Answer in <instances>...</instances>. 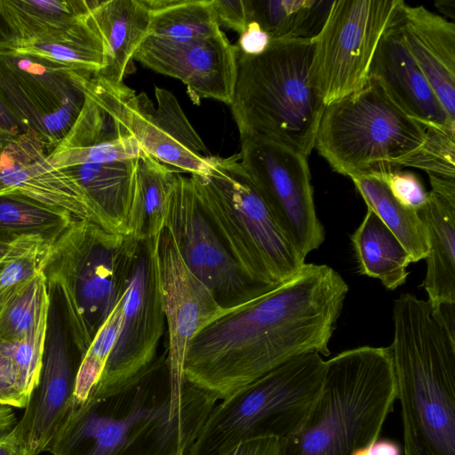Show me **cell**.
I'll return each mask as SVG.
<instances>
[{
  "mask_svg": "<svg viewBox=\"0 0 455 455\" xmlns=\"http://www.w3.org/2000/svg\"><path fill=\"white\" fill-rule=\"evenodd\" d=\"M348 285L332 267L306 263L291 280L201 330L187 352V382L224 400L290 359L329 355Z\"/></svg>",
  "mask_w": 455,
  "mask_h": 455,
  "instance_id": "cell-1",
  "label": "cell"
},
{
  "mask_svg": "<svg viewBox=\"0 0 455 455\" xmlns=\"http://www.w3.org/2000/svg\"><path fill=\"white\" fill-rule=\"evenodd\" d=\"M156 362L102 397L71 405L51 440L52 455H188L217 400L188 382L172 388Z\"/></svg>",
  "mask_w": 455,
  "mask_h": 455,
  "instance_id": "cell-2",
  "label": "cell"
},
{
  "mask_svg": "<svg viewBox=\"0 0 455 455\" xmlns=\"http://www.w3.org/2000/svg\"><path fill=\"white\" fill-rule=\"evenodd\" d=\"M393 322L404 455H455V339L412 294L395 299Z\"/></svg>",
  "mask_w": 455,
  "mask_h": 455,
  "instance_id": "cell-3",
  "label": "cell"
},
{
  "mask_svg": "<svg viewBox=\"0 0 455 455\" xmlns=\"http://www.w3.org/2000/svg\"><path fill=\"white\" fill-rule=\"evenodd\" d=\"M396 399L390 346H363L326 361L320 395L284 455H355L376 441Z\"/></svg>",
  "mask_w": 455,
  "mask_h": 455,
  "instance_id": "cell-4",
  "label": "cell"
},
{
  "mask_svg": "<svg viewBox=\"0 0 455 455\" xmlns=\"http://www.w3.org/2000/svg\"><path fill=\"white\" fill-rule=\"evenodd\" d=\"M312 39L272 40L260 54L237 48L230 109L240 140L258 137L308 157L324 110L308 79Z\"/></svg>",
  "mask_w": 455,
  "mask_h": 455,
  "instance_id": "cell-5",
  "label": "cell"
},
{
  "mask_svg": "<svg viewBox=\"0 0 455 455\" xmlns=\"http://www.w3.org/2000/svg\"><path fill=\"white\" fill-rule=\"evenodd\" d=\"M139 243L77 219L57 235L43 272L63 302L80 360L125 295Z\"/></svg>",
  "mask_w": 455,
  "mask_h": 455,
  "instance_id": "cell-6",
  "label": "cell"
},
{
  "mask_svg": "<svg viewBox=\"0 0 455 455\" xmlns=\"http://www.w3.org/2000/svg\"><path fill=\"white\" fill-rule=\"evenodd\" d=\"M197 199L240 271L275 287L306 264L240 164L212 156L207 175H190Z\"/></svg>",
  "mask_w": 455,
  "mask_h": 455,
  "instance_id": "cell-7",
  "label": "cell"
},
{
  "mask_svg": "<svg viewBox=\"0 0 455 455\" xmlns=\"http://www.w3.org/2000/svg\"><path fill=\"white\" fill-rule=\"evenodd\" d=\"M317 352L290 359L215 404L188 455H226L239 443L273 436L286 441L303 427L324 381Z\"/></svg>",
  "mask_w": 455,
  "mask_h": 455,
  "instance_id": "cell-8",
  "label": "cell"
},
{
  "mask_svg": "<svg viewBox=\"0 0 455 455\" xmlns=\"http://www.w3.org/2000/svg\"><path fill=\"white\" fill-rule=\"evenodd\" d=\"M425 132L369 78L360 91L324 108L314 148L333 172L351 178L401 170L399 163L423 143Z\"/></svg>",
  "mask_w": 455,
  "mask_h": 455,
  "instance_id": "cell-9",
  "label": "cell"
},
{
  "mask_svg": "<svg viewBox=\"0 0 455 455\" xmlns=\"http://www.w3.org/2000/svg\"><path fill=\"white\" fill-rule=\"evenodd\" d=\"M405 4L403 0H333L312 39L308 79L325 107L363 89L378 44Z\"/></svg>",
  "mask_w": 455,
  "mask_h": 455,
  "instance_id": "cell-10",
  "label": "cell"
},
{
  "mask_svg": "<svg viewBox=\"0 0 455 455\" xmlns=\"http://www.w3.org/2000/svg\"><path fill=\"white\" fill-rule=\"evenodd\" d=\"M93 73L36 56L0 50V98L25 132L50 151L69 132Z\"/></svg>",
  "mask_w": 455,
  "mask_h": 455,
  "instance_id": "cell-11",
  "label": "cell"
},
{
  "mask_svg": "<svg viewBox=\"0 0 455 455\" xmlns=\"http://www.w3.org/2000/svg\"><path fill=\"white\" fill-rule=\"evenodd\" d=\"M240 164L278 224L306 257L320 247L324 228L317 217L307 157L275 141L241 139Z\"/></svg>",
  "mask_w": 455,
  "mask_h": 455,
  "instance_id": "cell-12",
  "label": "cell"
},
{
  "mask_svg": "<svg viewBox=\"0 0 455 455\" xmlns=\"http://www.w3.org/2000/svg\"><path fill=\"white\" fill-rule=\"evenodd\" d=\"M158 236L139 243L124 295L120 331L101 378L88 398L123 388L156 363L165 323L158 277Z\"/></svg>",
  "mask_w": 455,
  "mask_h": 455,
  "instance_id": "cell-13",
  "label": "cell"
},
{
  "mask_svg": "<svg viewBox=\"0 0 455 455\" xmlns=\"http://www.w3.org/2000/svg\"><path fill=\"white\" fill-rule=\"evenodd\" d=\"M164 228L188 269L224 307L241 305L273 288L251 282L240 271L203 211L191 177L177 173Z\"/></svg>",
  "mask_w": 455,
  "mask_h": 455,
  "instance_id": "cell-14",
  "label": "cell"
},
{
  "mask_svg": "<svg viewBox=\"0 0 455 455\" xmlns=\"http://www.w3.org/2000/svg\"><path fill=\"white\" fill-rule=\"evenodd\" d=\"M157 264L162 307L169 335L166 364L172 388L181 390L188 384L183 366L193 339L235 307L221 306L212 291L192 274L173 236L165 228L158 236Z\"/></svg>",
  "mask_w": 455,
  "mask_h": 455,
  "instance_id": "cell-15",
  "label": "cell"
},
{
  "mask_svg": "<svg viewBox=\"0 0 455 455\" xmlns=\"http://www.w3.org/2000/svg\"><path fill=\"white\" fill-rule=\"evenodd\" d=\"M127 86L92 76L83 108L66 136L48 153L58 168L136 159L146 152L124 117Z\"/></svg>",
  "mask_w": 455,
  "mask_h": 455,
  "instance_id": "cell-16",
  "label": "cell"
},
{
  "mask_svg": "<svg viewBox=\"0 0 455 455\" xmlns=\"http://www.w3.org/2000/svg\"><path fill=\"white\" fill-rule=\"evenodd\" d=\"M134 60L180 80L194 104L213 99L230 106L237 76V47L221 30L211 36L178 43L148 35Z\"/></svg>",
  "mask_w": 455,
  "mask_h": 455,
  "instance_id": "cell-17",
  "label": "cell"
},
{
  "mask_svg": "<svg viewBox=\"0 0 455 455\" xmlns=\"http://www.w3.org/2000/svg\"><path fill=\"white\" fill-rule=\"evenodd\" d=\"M154 105L147 94L128 87L124 117L143 150L160 163L188 172L207 175L212 156L196 132L178 100L170 91L156 86Z\"/></svg>",
  "mask_w": 455,
  "mask_h": 455,
  "instance_id": "cell-18",
  "label": "cell"
},
{
  "mask_svg": "<svg viewBox=\"0 0 455 455\" xmlns=\"http://www.w3.org/2000/svg\"><path fill=\"white\" fill-rule=\"evenodd\" d=\"M50 151L34 134L23 132L0 148V196H22L95 223L76 182L48 159Z\"/></svg>",
  "mask_w": 455,
  "mask_h": 455,
  "instance_id": "cell-19",
  "label": "cell"
},
{
  "mask_svg": "<svg viewBox=\"0 0 455 455\" xmlns=\"http://www.w3.org/2000/svg\"><path fill=\"white\" fill-rule=\"evenodd\" d=\"M77 369L55 326L45 344L38 384L12 429L20 446L36 455L46 451L73 401Z\"/></svg>",
  "mask_w": 455,
  "mask_h": 455,
  "instance_id": "cell-20",
  "label": "cell"
},
{
  "mask_svg": "<svg viewBox=\"0 0 455 455\" xmlns=\"http://www.w3.org/2000/svg\"><path fill=\"white\" fill-rule=\"evenodd\" d=\"M399 16L378 44L369 78L379 82L391 100L425 128L455 126L404 44L397 26Z\"/></svg>",
  "mask_w": 455,
  "mask_h": 455,
  "instance_id": "cell-21",
  "label": "cell"
},
{
  "mask_svg": "<svg viewBox=\"0 0 455 455\" xmlns=\"http://www.w3.org/2000/svg\"><path fill=\"white\" fill-rule=\"evenodd\" d=\"M397 26L411 57L455 120V23L422 5L404 4Z\"/></svg>",
  "mask_w": 455,
  "mask_h": 455,
  "instance_id": "cell-22",
  "label": "cell"
},
{
  "mask_svg": "<svg viewBox=\"0 0 455 455\" xmlns=\"http://www.w3.org/2000/svg\"><path fill=\"white\" fill-rule=\"evenodd\" d=\"M431 190L417 212L428 243L422 287L431 307L455 303V179L428 174Z\"/></svg>",
  "mask_w": 455,
  "mask_h": 455,
  "instance_id": "cell-23",
  "label": "cell"
},
{
  "mask_svg": "<svg viewBox=\"0 0 455 455\" xmlns=\"http://www.w3.org/2000/svg\"><path fill=\"white\" fill-rule=\"evenodd\" d=\"M88 21L105 47V63L93 74L112 84H122L134 70V55L149 33L150 14L144 0H98Z\"/></svg>",
  "mask_w": 455,
  "mask_h": 455,
  "instance_id": "cell-24",
  "label": "cell"
},
{
  "mask_svg": "<svg viewBox=\"0 0 455 455\" xmlns=\"http://www.w3.org/2000/svg\"><path fill=\"white\" fill-rule=\"evenodd\" d=\"M177 173L147 153L136 159L128 216L130 236L143 242L160 235Z\"/></svg>",
  "mask_w": 455,
  "mask_h": 455,
  "instance_id": "cell-25",
  "label": "cell"
},
{
  "mask_svg": "<svg viewBox=\"0 0 455 455\" xmlns=\"http://www.w3.org/2000/svg\"><path fill=\"white\" fill-rule=\"evenodd\" d=\"M351 242L359 272L379 279L394 291L406 282L411 258L394 233L371 210L355 232Z\"/></svg>",
  "mask_w": 455,
  "mask_h": 455,
  "instance_id": "cell-26",
  "label": "cell"
},
{
  "mask_svg": "<svg viewBox=\"0 0 455 455\" xmlns=\"http://www.w3.org/2000/svg\"><path fill=\"white\" fill-rule=\"evenodd\" d=\"M97 3L98 0H0V17L12 44L39 38L81 21Z\"/></svg>",
  "mask_w": 455,
  "mask_h": 455,
  "instance_id": "cell-27",
  "label": "cell"
},
{
  "mask_svg": "<svg viewBox=\"0 0 455 455\" xmlns=\"http://www.w3.org/2000/svg\"><path fill=\"white\" fill-rule=\"evenodd\" d=\"M8 50L93 74L105 63L103 42L87 18L39 38L12 44Z\"/></svg>",
  "mask_w": 455,
  "mask_h": 455,
  "instance_id": "cell-28",
  "label": "cell"
},
{
  "mask_svg": "<svg viewBox=\"0 0 455 455\" xmlns=\"http://www.w3.org/2000/svg\"><path fill=\"white\" fill-rule=\"evenodd\" d=\"M249 23L272 40L313 39L322 29L333 0H246Z\"/></svg>",
  "mask_w": 455,
  "mask_h": 455,
  "instance_id": "cell-29",
  "label": "cell"
},
{
  "mask_svg": "<svg viewBox=\"0 0 455 455\" xmlns=\"http://www.w3.org/2000/svg\"><path fill=\"white\" fill-rule=\"evenodd\" d=\"M372 211L394 233L410 254L412 262L425 259L428 243L424 223L416 211L402 204L377 174H359L350 178Z\"/></svg>",
  "mask_w": 455,
  "mask_h": 455,
  "instance_id": "cell-30",
  "label": "cell"
},
{
  "mask_svg": "<svg viewBox=\"0 0 455 455\" xmlns=\"http://www.w3.org/2000/svg\"><path fill=\"white\" fill-rule=\"evenodd\" d=\"M149 10L148 35L186 43L220 31L212 0H144Z\"/></svg>",
  "mask_w": 455,
  "mask_h": 455,
  "instance_id": "cell-31",
  "label": "cell"
},
{
  "mask_svg": "<svg viewBox=\"0 0 455 455\" xmlns=\"http://www.w3.org/2000/svg\"><path fill=\"white\" fill-rule=\"evenodd\" d=\"M50 295L44 272L0 295V343L18 341L49 318Z\"/></svg>",
  "mask_w": 455,
  "mask_h": 455,
  "instance_id": "cell-32",
  "label": "cell"
},
{
  "mask_svg": "<svg viewBox=\"0 0 455 455\" xmlns=\"http://www.w3.org/2000/svg\"><path fill=\"white\" fill-rule=\"evenodd\" d=\"M76 218L69 212L49 207L28 198L0 196V228L21 234L54 235Z\"/></svg>",
  "mask_w": 455,
  "mask_h": 455,
  "instance_id": "cell-33",
  "label": "cell"
},
{
  "mask_svg": "<svg viewBox=\"0 0 455 455\" xmlns=\"http://www.w3.org/2000/svg\"><path fill=\"white\" fill-rule=\"evenodd\" d=\"M57 235H17L9 241L0 269V295L44 271Z\"/></svg>",
  "mask_w": 455,
  "mask_h": 455,
  "instance_id": "cell-34",
  "label": "cell"
},
{
  "mask_svg": "<svg viewBox=\"0 0 455 455\" xmlns=\"http://www.w3.org/2000/svg\"><path fill=\"white\" fill-rule=\"evenodd\" d=\"M124 296L97 332L80 360L72 403H84L99 383L123 322Z\"/></svg>",
  "mask_w": 455,
  "mask_h": 455,
  "instance_id": "cell-35",
  "label": "cell"
},
{
  "mask_svg": "<svg viewBox=\"0 0 455 455\" xmlns=\"http://www.w3.org/2000/svg\"><path fill=\"white\" fill-rule=\"evenodd\" d=\"M425 129L423 143L398 165L418 168L438 177L455 179V126Z\"/></svg>",
  "mask_w": 455,
  "mask_h": 455,
  "instance_id": "cell-36",
  "label": "cell"
},
{
  "mask_svg": "<svg viewBox=\"0 0 455 455\" xmlns=\"http://www.w3.org/2000/svg\"><path fill=\"white\" fill-rule=\"evenodd\" d=\"M47 328L48 319H45L23 339L11 343H2L12 358L23 390L29 398L39 381Z\"/></svg>",
  "mask_w": 455,
  "mask_h": 455,
  "instance_id": "cell-37",
  "label": "cell"
},
{
  "mask_svg": "<svg viewBox=\"0 0 455 455\" xmlns=\"http://www.w3.org/2000/svg\"><path fill=\"white\" fill-rule=\"evenodd\" d=\"M371 173L382 178L393 196L407 208L418 212L426 204L428 192L415 173L401 170Z\"/></svg>",
  "mask_w": 455,
  "mask_h": 455,
  "instance_id": "cell-38",
  "label": "cell"
},
{
  "mask_svg": "<svg viewBox=\"0 0 455 455\" xmlns=\"http://www.w3.org/2000/svg\"><path fill=\"white\" fill-rule=\"evenodd\" d=\"M29 397L20 383L16 365L0 343V403L12 408H26Z\"/></svg>",
  "mask_w": 455,
  "mask_h": 455,
  "instance_id": "cell-39",
  "label": "cell"
},
{
  "mask_svg": "<svg viewBox=\"0 0 455 455\" xmlns=\"http://www.w3.org/2000/svg\"><path fill=\"white\" fill-rule=\"evenodd\" d=\"M212 7L219 27L242 34L249 24L246 0H212Z\"/></svg>",
  "mask_w": 455,
  "mask_h": 455,
  "instance_id": "cell-40",
  "label": "cell"
},
{
  "mask_svg": "<svg viewBox=\"0 0 455 455\" xmlns=\"http://www.w3.org/2000/svg\"><path fill=\"white\" fill-rule=\"evenodd\" d=\"M226 455H284L283 442L273 436L248 439L236 444Z\"/></svg>",
  "mask_w": 455,
  "mask_h": 455,
  "instance_id": "cell-41",
  "label": "cell"
},
{
  "mask_svg": "<svg viewBox=\"0 0 455 455\" xmlns=\"http://www.w3.org/2000/svg\"><path fill=\"white\" fill-rule=\"evenodd\" d=\"M272 39L256 22H250L240 34L236 47L247 55H258L266 51Z\"/></svg>",
  "mask_w": 455,
  "mask_h": 455,
  "instance_id": "cell-42",
  "label": "cell"
},
{
  "mask_svg": "<svg viewBox=\"0 0 455 455\" xmlns=\"http://www.w3.org/2000/svg\"><path fill=\"white\" fill-rule=\"evenodd\" d=\"M23 132L20 124L0 98V140L4 144Z\"/></svg>",
  "mask_w": 455,
  "mask_h": 455,
  "instance_id": "cell-43",
  "label": "cell"
},
{
  "mask_svg": "<svg viewBox=\"0 0 455 455\" xmlns=\"http://www.w3.org/2000/svg\"><path fill=\"white\" fill-rule=\"evenodd\" d=\"M431 308L436 321L455 339V303H443Z\"/></svg>",
  "mask_w": 455,
  "mask_h": 455,
  "instance_id": "cell-44",
  "label": "cell"
},
{
  "mask_svg": "<svg viewBox=\"0 0 455 455\" xmlns=\"http://www.w3.org/2000/svg\"><path fill=\"white\" fill-rule=\"evenodd\" d=\"M399 448L390 441H376L371 447L358 451L355 455H399Z\"/></svg>",
  "mask_w": 455,
  "mask_h": 455,
  "instance_id": "cell-45",
  "label": "cell"
},
{
  "mask_svg": "<svg viewBox=\"0 0 455 455\" xmlns=\"http://www.w3.org/2000/svg\"><path fill=\"white\" fill-rule=\"evenodd\" d=\"M16 423L17 419L13 408L0 403V435L11 431Z\"/></svg>",
  "mask_w": 455,
  "mask_h": 455,
  "instance_id": "cell-46",
  "label": "cell"
},
{
  "mask_svg": "<svg viewBox=\"0 0 455 455\" xmlns=\"http://www.w3.org/2000/svg\"><path fill=\"white\" fill-rule=\"evenodd\" d=\"M20 447V443L11 431L0 435V455H14Z\"/></svg>",
  "mask_w": 455,
  "mask_h": 455,
  "instance_id": "cell-47",
  "label": "cell"
},
{
  "mask_svg": "<svg viewBox=\"0 0 455 455\" xmlns=\"http://www.w3.org/2000/svg\"><path fill=\"white\" fill-rule=\"evenodd\" d=\"M436 8L454 22L455 20V0H438L435 3Z\"/></svg>",
  "mask_w": 455,
  "mask_h": 455,
  "instance_id": "cell-48",
  "label": "cell"
},
{
  "mask_svg": "<svg viewBox=\"0 0 455 455\" xmlns=\"http://www.w3.org/2000/svg\"><path fill=\"white\" fill-rule=\"evenodd\" d=\"M12 42L9 31L0 17V50L9 49Z\"/></svg>",
  "mask_w": 455,
  "mask_h": 455,
  "instance_id": "cell-49",
  "label": "cell"
},
{
  "mask_svg": "<svg viewBox=\"0 0 455 455\" xmlns=\"http://www.w3.org/2000/svg\"><path fill=\"white\" fill-rule=\"evenodd\" d=\"M9 246V241L0 240V261L6 253Z\"/></svg>",
  "mask_w": 455,
  "mask_h": 455,
  "instance_id": "cell-50",
  "label": "cell"
},
{
  "mask_svg": "<svg viewBox=\"0 0 455 455\" xmlns=\"http://www.w3.org/2000/svg\"><path fill=\"white\" fill-rule=\"evenodd\" d=\"M14 455H36V454L29 451L26 448L20 446L17 452Z\"/></svg>",
  "mask_w": 455,
  "mask_h": 455,
  "instance_id": "cell-51",
  "label": "cell"
},
{
  "mask_svg": "<svg viewBox=\"0 0 455 455\" xmlns=\"http://www.w3.org/2000/svg\"><path fill=\"white\" fill-rule=\"evenodd\" d=\"M1 267H2V260L0 261V269H1Z\"/></svg>",
  "mask_w": 455,
  "mask_h": 455,
  "instance_id": "cell-52",
  "label": "cell"
},
{
  "mask_svg": "<svg viewBox=\"0 0 455 455\" xmlns=\"http://www.w3.org/2000/svg\"><path fill=\"white\" fill-rule=\"evenodd\" d=\"M2 145H3V143H2V141L0 140V148L2 147Z\"/></svg>",
  "mask_w": 455,
  "mask_h": 455,
  "instance_id": "cell-53",
  "label": "cell"
}]
</instances>
